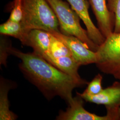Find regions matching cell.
<instances>
[{"label": "cell", "instance_id": "14", "mask_svg": "<svg viewBox=\"0 0 120 120\" xmlns=\"http://www.w3.org/2000/svg\"><path fill=\"white\" fill-rule=\"evenodd\" d=\"M66 56H73L70 50L63 41L52 34L51 42L49 51L42 57L45 59L47 57L58 58Z\"/></svg>", "mask_w": 120, "mask_h": 120}, {"label": "cell", "instance_id": "5", "mask_svg": "<svg viewBox=\"0 0 120 120\" xmlns=\"http://www.w3.org/2000/svg\"><path fill=\"white\" fill-rule=\"evenodd\" d=\"M84 100L77 94L69 102L64 111H60L58 120H120V108L106 109L105 116H98L87 111L84 107Z\"/></svg>", "mask_w": 120, "mask_h": 120}, {"label": "cell", "instance_id": "4", "mask_svg": "<svg viewBox=\"0 0 120 120\" xmlns=\"http://www.w3.org/2000/svg\"><path fill=\"white\" fill-rule=\"evenodd\" d=\"M96 52L99 69L120 81V33L113 32L106 38Z\"/></svg>", "mask_w": 120, "mask_h": 120}, {"label": "cell", "instance_id": "6", "mask_svg": "<svg viewBox=\"0 0 120 120\" xmlns=\"http://www.w3.org/2000/svg\"><path fill=\"white\" fill-rule=\"evenodd\" d=\"M49 33L60 39L68 47L73 58L81 66L96 63L97 52L90 50L85 44L77 38L64 34L60 31H52Z\"/></svg>", "mask_w": 120, "mask_h": 120}, {"label": "cell", "instance_id": "9", "mask_svg": "<svg viewBox=\"0 0 120 120\" xmlns=\"http://www.w3.org/2000/svg\"><path fill=\"white\" fill-rule=\"evenodd\" d=\"M96 18L99 29L106 38L113 32L114 18L108 7L106 0H88Z\"/></svg>", "mask_w": 120, "mask_h": 120}, {"label": "cell", "instance_id": "10", "mask_svg": "<svg viewBox=\"0 0 120 120\" xmlns=\"http://www.w3.org/2000/svg\"><path fill=\"white\" fill-rule=\"evenodd\" d=\"M51 38V34L48 31L32 30L27 35L23 45L32 48L34 52L42 57L49 51Z\"/></svg>", "mask_w": 120, "mask_h": 120}, {"label": "cell", "instance_id": "2", "mask_svg": "<svg viewBox=\"0 0 120 120\" xmlns=\"http://www.w3.org/2000/svg\"><path fill=\"white\" fill-rule=\"evenodd\" d=\"M21 22L26 35L30 30L60 31L56 15L46 0H23Z\"/></svg>", "mask_w": 120, "mask_h": 120}, {"label": "cell", "instance_id": "1", "mask_svg": "<svg viewBox=\"0 0 120 120\" xmlns=\"http://www.w3.org/2000/svg\"><path fill=\"white\" fill-rule=\"evenodd\" d=\"M6 49L9 54L21 60L19 64L21 71L49 100L59 96L68 103L73 98L74 89L89 83L85 79L79 80L63 72L34 52L25 53L9 44Z\"/></svg>", "mask_w": 120, "mask_h": 120}, {"label": "cell", "instance_id": "11", "mask_svg": "<svg viewBox=\"0 0 120 120\" xmlns=\"http://www.w3.org/2000/svg\"><path fill=\"white\" fill-rule=\"evenodd\" d=\"M13 83L1 77L0 82V120H14L17 116L10 110L8 99L9 91L13 88Z\"/></svg>", "mask_w": 120, "mask_h": 120}, {"label": "cell", "instance_id": "13", "mask_svg": "<svg viewBox=\"0 0 120 120\" xmlns=\"http://www.w3.org/2000/svg\"><path fill=\"white\" fill-rule=\"evenodd\" d=\"M0 34L17 39L22 45L25 42L27 36L23 31L21 22H13L9 19L0 25Z\"/></svg>", "mask_w": 120, "mask_h": 120}, {"label": "cell", "instance_id": "15", "mask_svg": "<svg viewBox=\"0 0 120 120\" xmlns=\"http://www.w3.org/2000/svg\"><path fill=\"white\" fill-rule=\"evenodd\" d=\"M108 9L114 21L113 32L120 33V0H107Z\"/></svg>", "mask_w": 120, "mask_h": 120}, {"label": "cell", "instance_id": "3", "mask_svg": "<svg viewBox=\"0 0 120 120\" xmlns=\"http://www.w3.org/2000/svg\"><path fill=\"white\" fill-rule=\"evenodd\" d=\"M58 20L60 31L63 34L73 36L80 40L90 50L96 52L99 45L90 38L87 30L80 24V18L68 2L62 0H46Z\"/></svg>", "mask_w": 120, "mask_h": 120}, {"label": "cell", "instance_id": "12", "mask_svg": "<svg viewBox=\"0 0 120 120\" xmlns=\"http://www.w3.org/2000/svg\"><path fill=\"white\" fill-rule=\"evenodd\" d=\"M45 59L63 72L71 77L79 80H83L79 74L78 71L81 65L73 56H66L58 58L47 57Z\"/></svg>", "mask_w": 120, "mask_h": 120}, {"label": "cell", "instance_id": "16", "mask_svg": "<svg viewBox=\"0 0 120 120\" xmlns=\"http://www.w3.org/2000/svg\"><path fill=\"white\" fill-rule=\"evenodd\" d=\"M103 77L100 73L97 74L94 78L88 84L85 90L82 93L84 94L93 96L98 94L102 90V86Z\"/></svg>", "mask_w": 120, "mask_h": 120}, {"label": "cell", "instance_id": "17", "mask_svg": "<svg viewBox=\"0 0 120 120\" xmlns=\"http://www.w3.org/2000/svg\"><path fill=\"white\" fill-rule=\"evenodd\" d=\"M22 1L23 0H14L13 8L9 20L17 22H21L22 18Z\"/></svg>", "mask_w": 120, "mask_h": 120}, {"label": "cell", "instance_id": "8", "mask_svg": "<svg viewBox=\"0 0 120 120\" xmlns=\"http://www.w3.org/2000/svg\"><path fill=\"white\" fill-rule=\"evenodd\" d=\"M85 101L105 106L106 109L120 107V81L103 89L99 94L90 96L77 92Z\"/></svg>", "mask_w": 120, "mask_h": 120}, {"label": "cell", "instance_id": "7", "mask_svg": "<svg viewBox=\"0 0 120 120\" xmlns=\"http://www.w3.org/2000/svg\"><path fill=\"white\" fill-rule=\"evenodd\" d=\"M69 3L71 8L76 13L86 26L88 34L91 40L98 45L104 42L105 38L98 28L92 21L89 9L90 4L87 0H65Z\"/></svg>", "mask_w": 120, "mask_h": 120}]
</instances>
